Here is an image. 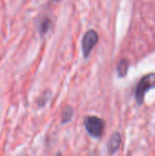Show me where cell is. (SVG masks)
Here are the masks:
<instances>
[{
    "mask_svg": "<svg viewBox=\"0 0 155 156\" xmlns=\"http://www.w3.org/2000/svg\"><path fill=\"white\" fill-rule=\"evenodd\" d=\"M56 156H62V154H61L60 153H58V154H56Z\"/></svg>",
    "mask_w": 155,
    "mask_h": 156,
    "instance_id": "obj_8",
    "label": "cell"
},
{
    "mask_svg": "<svg viewBox=\"0 0 155 156\" xmlns=\"http://www.w3.org/2000/svg\"><path fill=\"white\" fill-rule=\"evenodd\" d=\"M130 67V62L128 59L123 58L117 64V73L120 78H123L127 75Z\"/></svg>",
    "mask_w": 155,
    "mask_h": 156,
    "instance_id": "obj_5",
    "label": "cell"
},
{
    "mask_svg": "<svg viewBox=\"0 0 155 156\" xmlns=\"http://www.w3.org/2000/svg\"><path fill=\"white\" fill-rule=\"evenodd\" d=\"M155 88V73H149L143 76L135 88V101L138 105H143L147 91Z\"/></svg>",
    "mask_w": 155,
    "mask_h": 156,
    "instance_id": "obj_1",
    "label": "cell"
},
{
    "mask_svg": "<svg viewBox=\"0 0 155 156\" xmlns=\"http://www.w3.org/2000/svg\"><path fill=\"white\" fill-rule=\"evenodd\" d=\"M50 26H51V21H50V19L46 18V19L42 20V22L40 23V26H39L40 33H41V34H46V33L48 31V29L50 28Z\"/></svg>",
    "mask_w": 155,
    "mask_h": 156,
    "instance_id": "obj_7",
    "label": "cell"
},
{
    "mask_svg": "<svg viewBox=\"0 0 155 156\" xmlns=\"http://www.w3.org/2000/svg\"><path fill=\"white\" fill-rule=\"evenodd\" d=\"M84 126L87 133L93 138H100L104 129L105 122L97 116H87L84 119Z\"/></svg>",
    "mask_w": 155,
    "mask_h": 156,
    "instance_id": "obj_2",
    "label": "cell"
},
{
    "mask_svg": "<svg viewBox=\"0 0 155 156\" xmlns=\"http://www.w3.org/2000/svg\"><path fill=\"white\" fill-rule=\"evenodd\" d=\"M98 41H99V36L95 30L90 29L86 32L81 42L82 53L85 58H87L90 56V54L91 53L92 49L94 48Z\"/></svg>",
    "mask_w": 155,
    "mask_h": 156,
    "instance_id": "obj_3",
    "label": "cell"
},
{
    "mask_svg": "<svg viewBox=\"0 0 155 156\" xmlns=\"http://www.w3.org/2000/svg\"><path fill=\"white\" fill-rule=\"evenodd\" d=\"M74 115V111L71 106H66L61 112V123L66 124L71 121Z\"/></svg>",
    "mask_w": 155,
    "mask_h": 156,
    "instance_id": "obj_6",
    "label": "cell"
},
{
    "mask_svg": "<svg viewBox=\"0 0 155 156\" xmlns=\"http://www.w3.org/2000/svg\"><path fill=\"white\" fill-rule=\"evenodd\" d=\"M122 142V139L121 133L118 132H115L111 136V138L109 139V142L107 144V149H108L109 154H111V155L115 154L118 152L119 148L121 147Z\"/></svg>",
    "mask_w": 155,
    "mask_h": 156,
    "instance_id": "obj_4",
    "label": "cell"
}]
</instances>
